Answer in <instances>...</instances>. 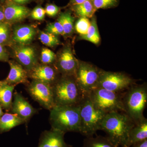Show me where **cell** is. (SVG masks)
Returning <instances> with one entry per match:
<instances>
[{"mask_svg": "<svg viewBox=\"0 0 147 147\" xmlns=\"http://www.w3.org/2000/svg\"><path fill=\"white\" fill-rule=\"evenodd\" d=\"M135 123L123 112L107 113L102 121L100 130L113 144L119 147H128L129 137Z\"/></svg>", "mask_w": 147, "mask_h": 147, "instance_id": "6da1fadb", "label": "cell"}, {"mask_svg": "<svg viewBox=\"0 0 147 147\" xmlns=\"http://www.w3.org/2000/svg\"><path fill=\"white\" fill-rule=\"evenodd\" d=\"M50 111V122L52 129L62 131L80 132L81 118L79 104L55 106Z\"/></svg>", "mask_w": 147, "mask_h": 147, "instance_id": "7a4b0ae2", "label": "cell"}, {"mask_svg": "<svg viewBox=\"0 0 147 147\" xmlns=\"http://www.w3.org/2000/svg\"><path fill=\"white\" fill-rule=\"evenodd\" d=\"M122 98L124 113L135 124L146 118L144 112L147 102L146 84H133L123 92Z\"/></svg>", "mask_w": 147, "mask_h": 147, "instance_id": "3957f363", "label": "cell"}, {"mask_svg": "<svg viewBox=\"0 0 147 147\" xmlns=\"http://www.w3.org/2000/svg\"><path fill=\"white\" fill-rule=\"evenodd\" d=\"M79 105L81 118L79 133L86 137H93L96 131L100 130L107 113L96 108L88 95H84Z\"/></svg>", "mask_w": 147, "mask_h": 147, "instance_id": "277c9868", "label": "cell"}, {"mask_svg": "<svg viewBox=\"0 0 147 147\" xmlns=\"http://www.w3.org/2000/svg\"><path fill=\"white\" fill-rule=\"evenodd\" d=\"M52 87L55 106L77 105L84 96L74 76H61Z\"/></svg>", "mask_w": 147, "mask_h": 147, "instance_id": "5b68a950", "label": "cell"}, {"mask_svg": "<svg viewBox=\"0 0 147 147\" xmlns=\"http://www.w3.org/2000/svg\"><path fill=\"white\" fill-rule=\"evenodd\" d=\"M122 92H116L97 87L88 95L96 108L107 114L112 112H124Z\"/></svg>", "mask_w": 147, "mask_h": 147, "instance_id": "8992f818", "label": "cell"}, {"mask_svg": "<svg viewBox=\"0 0 147 147\" xmlns=\"http://www.w3.org/2000/svg\"><path fill=\"white\" fill-rule=\"evenodd\" d=\"M102 70L91 64L79 61L74 77L84 95H88L97 88Z\"/></svg>", "mask_w": 147, "mask_h": 147, "instance_id": "52a82bcc", "label": "cell"}, {"mask_svg": "<svg viewBox=\"0 0 147 147\" xmlns=\"http://www.w3.org/2000/svg\"><path fill=\"white\" fill-rule=\"evenodd\" d=\"M134 84V80L126 74L102 70L97 87L116 92H122Z\"/></svg>", "mask_w": 147, "mask_h": 147, "instance_id": "ba28073f", "label": "cell"}, {"mask_svg": "<svg viewBox=\"0 0 147 147\" xmlns=\"http://www.w3.org/2000/svg\"><path fill=\"white\" fill-rule=\"evenodd\" d=\"M27 89L32 98L42 108L50 110L55 106L52 86L32 80L28 84Z\"/></svg>", "mask_w": 147, "mask_h": 147, "instance_id": "9c48e42d", "label": "cell"}, {"mask_svg": "<svg viewBox=\"0 0 147 147\" xmlns=\"http://www.w3.org/2000/svg\"><path fill=\"white\" fill-rule=\"evenodd\" d=\"M70 45H66L57 56L54 66L61 76H74L79 65Z\"/></svg>", "mask_w": 147, "mask_h": 147, "instance_id": "30bf717a", "label": "cell"}, {"mask_svg": "<svg viewBox=\"0 0 147 147\" xmlns=\"http://www.w3.org/2000/svg\"><path fill=\"white\" fill-rule=\"evenodd\" d=\"M13 53L18 63L28 71L38 64L36 51L30 45H16L13 47Z\"/></svg>", "mask_w": 147, "mask_h": 147, "instance_id": "8fae6325", "label": "cell"}, {"mask_svg": "<svg viewBox=\"0 0 147 147\" xmlns=\"http://www.w3.org/2000/svg\"><path fill=\"white\" fill-rule=\"evenodd\" d=\"M28 72L29 78L53 86L61 76L54 65L38 64Z\"/></svg>", "mask_w": 147, "mask_h": 147, "instance_id": "7c38bea8", "label": "cell"}, {"mask_svg": "<svg viewBox=\"0 0 147 147\" xmlns=\"http://www.w3.org/2000/svg\"><path fill=\"white\" fill-rule=\"evenodd\" d=\"M3 9L5 22L9 24L23 21L30 14L28 8L13 2L12 0H6Z\"/></svg>", "mask_w": 147, "mask_h": 147, "instance_id": "4fadbf2b", "label": "cell"}, {"mask_svg": "<svg viewBox=\"0 0 147 147\" xmlns=\"http://www.w3.org/2000/svg\"><path fill=\"white\" fill-rule=\"evenodd\" d=\"M10 111L11 113L16 114L27 123L37 110L33 107L21 93L15 92L13 94Z\"/></svg>", "mask_w": 147, "mask_h": 147, "instance_id": "5bb4252c", "label": "cell"}, {"mask_svg": "<svg viewBox=\"0 0 147 147\" xmlns=\"http://www.w3.org/2000/svg\"><path fill=\"white\" fill-rule=\"evenodd\" d=\"M10 71L5 82L9 85L16 86L18 84H29L28 72L18 62L9 60Z\"/></svg>", "mask_w": 147, "mask_h": 147, "instance_id": "9a60e30c", "label": "cell"}, {"mask_svg": "<svg viewBox=\"0 0 147 147\" xmlns=\"http://www.w3.org/2000/svg\"><path fill=\"white\" fill-rule=\"evenodd\" d=\"M65 133L52 129L42 132L38 147H70L65 142Z\"/></svg>", "mask_w": 147, "mask_h": 147, "instance_id": "2e32d148", "label": "cell"}, {"mask_svg": "<svg viewBox=\"0 0 147 147\" xmlns=\"http://www.w3.org/2000/svg\"><path fill=\"white\" fill-rule=\"evenodd\" d=\"M35 29L28 25L19 26L15 28L12 34V41L16 45H29L35 36Z\"/></svg>", "mask_w": 147, "mask_h": 147, "instance_id": "e0dca14e", "label": "cell"}, {"mask_svg": "<svg viewBox=\"0 0 147 147\" xmlns=\"http://www.w3.org/2000/svg\"><path fill=\"white\" fill-rule=\"evenodd\" d=\"M147 139V119L145 118L142 121L136 123L130 131L129 137L128 146L136 142Z\"/></svg>", "mask_w": 147, "mask_h": 147, "instance_id": "ac0fdd59", "label": "cell"}, {"mask_svg": "<svg viewBox=\"0 0 147 147\" xmlns=\"http://www.w3.org/2000/svg\"><path fill=\"white\" fill-rule=\"evenodd\" d=\"M26 123L24 119L16 114L4 113L0 117V133L9 131L13 127Z\"/></svg>", "mask_w": 147, "mask_h": 147, "instance_id": "d6986e66", "label": "cell"}, {"mask_svg": "<svg viewBox=\"0 0 147 147\" xmlns=\"http://www.w3.org/2000/svg\"><path fill=\"white\" fill-rule=\"evenodd\" d=\"M0 87V105L3 109L10 110L12 102V96L15 86L9 85L3 81Z\"/></svg>", "mask_w": 147, "mask_h": 147, "instance_id": "ffe728a7", "label": "cell"}, {"mask_svg": "<svg viewBox=\"0 0 147 147\" xmlns=\"http://www.w3.org/2000/svg\"><path fill=\"white\" fill-rule=\"evenodd\" d=\"M74 20L75 18L72 16L71 11H69L62 12L59 15L57 21L62 26L65 37H68L73 34L74 30Z\"/></svg>", "mask_w": 147, "mask_h": 147, "instance_id": "44dd1931", "label": "cell"}, {"mask_svg": "<svg viewBox=\"0 0 147 147\" xmlns=\"http://www.w3.org/2000/svg\"><path fill=\"white\" fill-rule=\"evenodd\" d=\"M71 9L76 16L79 17L91 18L94 15L96 9L92 0H88L79 4L71 6Z\"/></svg>", "mask_w": 147, "mask_h": 147, "instance_id": "7402d4cb", "label": "cell"}, {"mask_svg": "<svg viewBox=\"0 0 147 147\" xmlns=\"http://www.w3.org/2000/svg\"><path fill=\"white\" fill-rule=\"evenodd\" d=\"M90 21V26L86 34L80 36L81 39L90 41L96 45L99 44L100 38L95 16L92 17Z\"/></svg>", "mask_w": 147, "mask_h": 147, "instance_id": "603a6c76", "label": "cell"}, {"mask_svg": "<svg viewBox=\"0 0 147 147\" xmlns=\"http://www.w3.org/2000/svg\"><path fill=\"white\" fill-rule=\"evenodd\" d=\"M82 147H119L113 144L106 137L97 136L86 137L84 139Z\"/></svg>", "mask_w": 147, "mask_h": 147, "instance_id": "cb8c5ba5", "label": "cell"}, {"mask_svg": "<svg viewBox=\"0 0 147 147\" xmlns=\"http://www.w3.org/2000/svg\"><path fill=\"white\" fill-rule=\"evenodd\" d=\"M12 32L10 24L4 22L0 24V44L3 46H11Z\"/></svg>", "mask_w": 147, "mask_h": 147, "instance_id": "d4e9b609", "label": "cell"}, {"mask_svg": "<svg viewBox=\"0 0 147 147\" xmlns=\"http://www.w3.org/2000/svg\"><path fill=\"white\" fill-rule=\"evenodd\" d=\"M38 39L42 44L47 47H53L61 44L57 36L47 32H40L38 35Z\"/></svg>", "mask_w": 147, "mask_h": 147, "instance_id": "484cf974", "label": "cell"}, {"mask_svg": "<svg viewBox=\"0 0 147 147\" xmlns=\"http://www.w3.org/2000/svg\"><path fill=\"white\" fill-rule=\"evenodd\" d=\"M90 26V21L89 18L79 17L75 23L74 28L76 32L79 34L80 36H82L87 33Z\"/></svg>", "mask_w": 147, "mask_h": 147, "instance_id": "4316f807", "label": "cell"}, {"mask_svg": "<svg viewBox=\"0 0 147 147\" xmlns=\"http://www.w3.org/2000/svg\"><path fill=\"white\" fill-rule=\"evenodd\" d=\"M57 58L55 53L47 48H43L41 52L40 61L42 64L45 65H54Z\"/></svg>", "mask_w": 147, "mask_h": 147, "instance_id": "83f0119b", "label": "cell"}, {"mask_svg": "<svg viewBox=\"0 0 147 147\" xmlns=\"http://www.w3.org/2000/svg\"><path fill=\"white\" fill-rule=\"evenodd\" d=\"M96 10L99 9L113 8L118 5L119 0H92Z\"/></svg>", "mask_w": 147, "mask_h": 147, "instance_id": "f1b7e54d", "label": "cell"}, {"mask_svg": "<svg viewBox=\"0 0 147 147\" xmlns=\"http://www.w3.org/2000/svg\"><path fill=\"white\" fill-rule=\"evenodd\" d=\"M45 32L55 35H61L64 36L63 28L60 23L57 21L54 23H50L47 25L45 30Z\"/></svg>", "mask_w": 147, "mask_h": 147, "instance_id": "f546056e", "label": "cell"}, {"mask_svg": "<svg viewBox=\"0 0 147 147\" xmlns=\"http://www.w3.org/2000/svg\"><path fill=\"white\" fill-rule=\"evenodd\" d=\"M45 14L44 8L41 6H37L34 9L30 14L32 19L37 21H41L44 20Z\"/></svg>", "mask_w": 147, "mask_h": 147, "instance_id": "4dcf8cb0", "label": "cell"}, {"mask_svg": "<svg viewBox=\"0 0 147 147\" xmlns=\"http://www.w3.org/2000/svg\"><path fill=\"white\" fill-rule=\"evenodd\" d=\"M45 13L50 17H54L59 13L60 8L55 4L47 5L45 9Z\"/></svg>", "mask_w": 147, "mask_h": 147, "instance_id": "1f68e13d", "label": "cell"}, {"mask_svg": "<svg viewBox=\"0 0 147 147\" xmlns=\"http://www.w3.org/2000/svg\"><path fill=\"white\" fill-rule=\"evenodd\" d=\"M9 54L5 46L0 44V61L8 62Z\"/></svg>", "mask_w": 147, "mask_h": 147, "instance_id": "d6a6232c", "label": "cell"}, {"mask_svg": "<svg viewBox=\"0 0 147 147\" xmlns=\"http://www.w3.org/2000/svg\"><path fill=\"white\" fill-rule=\"evenodd\" d=\"M130 147H147V139L136 142Z\"/></svg>", "mask_w": 147, "mask_h": 147, "instance_id": "836d02e7", "label": "cell"}, {"mask_svg": "<svg viewBox=\"0 0 147 147\" xmlns=\"http://www.w3.org/2000/svg\"><path fill=\"white\" fill-rule=\"evenodd\" d=\"M87 1L88 0H70L69 5L71 6L82 3Z\"/></svg>", "mask_w": 147, "mask_h": 147, "instance_id": "e575fe53", "label": "cell"}, {"mask_svg": "<svg viewBox=\"0 0 147 147\" xmlns=\"http://www.w3.org/2000/svg\"><path fill=\"white\" fill-rule=\"evenodd\" d=\"M5 22L4 14L3 9V6H0V24Z\"/></svg>", "mask_w": 147, "mask_h": 147, "instance_id": "d590c367", "label": "cell"}, {"mask_svg": "<svg viewBox=\"0 0 147 147\" xmlns=\"http://www.w3.org/2000/svg\"><path fill=\"white\" fill-rule=\"evenodd\" d=\"M13 2L16 3L19 5L24 4L26 3H28L32 0H12Z\"/></svg>", "mask_w": 147, "mask_h": 147, "instance_id": "8d00e7d4", "label": "cell"}, {"mask_svg": "<svg viewBox=\"0 0 147 147\" xmlns=\"http://www.w3.org/2000/svg\"><path fill=\"white\" fill-rule=\"evenodd\" d=\"M2 109L3 108H2V107L0 105V117H1L4 114L3 112Z\"/></svg>", "mask_w": 147, "mask_h": 147, "instance_id": "74e56055", "label": "cell"}, {"mask_svg": "<svg viewBox=\"0 0 147 147\" xmlns=\"http://www.w3.org/2000/svg\"><path fill=\"white\" fill-rule=\"evenodd\" d=\"M6 0H0V1H1V3H4L5 2V1Z\"/></svg>", "mask_w": 147, "mask_h": 147, "instance_id": "f35d334b", "label": "cell"}, {"mask_svg": "<svg viewBox=\"0 0 147 147\" xmlns=\"http://www.w3.org/2000/svg\"><path fill=\"white\" fill-rule=\"evenodd\" d=\"M3 81H0V87H1V86L2 85V84L3 83Z\"/></svg>", "mask_w": 147, "mask_h": 147, "instance_id": "ab89813d", "label": "cell"}]
</instances>
